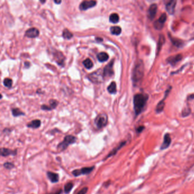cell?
Masks as SVG:
<instances>
[{
  "label": "cell",
  "instance_id": "obj_33",
  "mask_svg": "<svg viewBox=\"0 0 194 194\" xmlns=\"http://www.w3.org/2000/svg\"><path fill=\"white\" fill-rule=\"evenodd\" d=\"M88 191V187H84L83 189H82L80 191H79L77 194H86L87 193Z\"/></svg>",
  "mask_w": 194,
  "mask_h": 194
},
{
  "label": "cell",
  "instance_id": "obj_4",
  "mask_svg": "<svg viewBox=\"0 0 194 194\" xmlns=\"http://www.w3.org/2000/svg\"><path fill=\"white\" fill-rule=\"evenodd\" d=\"M108 116L105 113L98 115L95 119V124L97 129H100L105 127L108 123Z\"/></svg>",
  "mask_w": 194,
  "mask_h": 194
},
{
  "label": "cell",
  "instance_id": "obj_36",
  "mask_svg": "<svg viewBox=\"0 0 194 194\" xmlns=\"http://www.w3.org/2000/svg\"><path fill=\"white\" fill-rule=\"evenodd\" d=\"M61 192H62V191L60 190V191H58V192H55V193H53V194H61Z\"/></svg>",
  "mask_w": 194,
  "mask_h": 194
},
{
  "label": "cell",
  "instance_id": "obj_27",
  "mask_svg": "<svg viewBox=\"0 0 194 194\" xmlns=\"http://www.w3.org/2000/svg\"><path fill=\"white\" fill-rule=\"evenodd\" d=\"M83 64L84 65L85 67L87 69H91V68H92L93 66H94L93 62H92V60L90 59H89V58H87V59L84 60L83 62Z\"/></svg>",
  "mask_w": 194,
  "mask_h": 194
},
{
  "label": "cell",
  "instance_id": "obj_30",
  "mask_svg": "<svg viewBox=\"0 0 194 194\" xmlns=\"http://www.w3.org/2000/svg\"><path fill=\"white\" fill-rule=\"evenodd\" d=\"M12 114L14 117H18V116H20L25 115V113L18 108L13 109L12 110Z\"/></svg>",
  "mask_w": 194,
  "mask_h": 194
},
{
  "label": "cell",
  "instance_id": "obj_8",
  "mask_svg": "<svg viewBox=\"0 0 194 194\" xmlns=\"http://www.w3.org/2000/svg\"><path fill=\"white\" fill-rule=\"evenodd\" d=\"M167 20V15L166 13H163L160 16L159 19L155 21L153 24L155 29L158 30H161L164 26V22Z\"/></svg>",
  "mask_w": 194,
  "mask_h": 194
},
{
  "label": "cell",
  "instance_id": "obj_15",
  "mask_svg": "<svg viewBox=\"0 0 194 194\" xmlns=\"http://www.w3.org/2000/svg\"><path fill=\"white\" fill-rule=\"evenodd\" d=\"M171 143V138L170 135L169 133H166L164 135L163 143L161 146V149L164 150L167 149Z\"/></svg>",
  "mask_w": 194,
  "mask_h": 194
},
{
  "label": "cell",
  "instance_id": "obj_18",
  "mask_svg": "<svg viewBox=\"0 0 194 194\" xmlns=\"http://www.w3.org/2000/svg\"><path fill=\"white\" fill-rule=\"evenodd\" d=\"M50 106L43 105L41 107V109L45 110H54L58 106V102L56 100H50Z\"/></svg>",
  "mask_w": 194,
  "mask_h": 194
},
{
  "label": "cell",
  "instance_id": "obj_2",
  "mask_svg": "<svg viewBox=\"0 0 194 194\" xmlns=\"http://www.w3.org/2000/svg\"><path fill=\"white\" fill-rule=\"evenodd\" d=\"M144 75V66L142 60H139L135 65L132 72V80L135 86H137L142 82Z\"/></svg>",
  "mask_w": 194,
  "mask_h": 194
},
{
  "label": "cell",
  "instance_id": "obj_12",
  "mask_svg": "<svg viewBox=\"0 0 194 194\" xmlns=\"http://www.w3.org/2000/svg\"><path fill=\"white\" fill-rule=\"evenodd\" d=\"M182 58H183V56L182 54H177V55L170 56L166 59V60L167 63H169L171 65H175L182 59Z\"/></svg>",
  "mask_w": 194,
  "mask_h": 194
},
{
  "label": "cell",
  "instance_id": "obj_37",
  "mask_svg": "<svg viewBox=\"0 0 194 194\" xmlns=\"http://www.w3.org/2000/svg\"><path fill=\"white\" fill-rule=\"evenodd\" d=\"M54 2H55V3H56V4H60V3L62 2V1H54Z\"/></svg>",
  "mask_w": 194,
  "mask_h": 194
},
{
  "label": "cell",
  "instance_id": "obj_3",
  "mask_svg": "<svg viewBox=\"0 0 194 194\" xmlns=\"http://www.w3.org/2000/svg\"><path fill=\"white\" fill-rule=\"evenodd\" d=\"M77 138L75 136L72 135H66L63 141H62L58 145V149L60 151H64L70 146V145L74 144L76 142Z\"/></svg>",
  "mask_w": 194,
  "mask_h": 194
},
{
  "label": "cell",
  "instance_id": "obj_26",
  "mask_svg": "<svg viewBox=\"0 0 194 194\" xmlns=\"http://www.w3.org/2000/svg\"><path fill=\"white\" fill-rule=\"evenodd\" d=\"M119 20V15L117 13H112L110 16V21L113 24H117Z\"/></svg>",
  "mask_w": 194,
  "mask_h": 194
},
{
  "label": "cell",
  "instance_id": "obj_32",
  "mask_svg": "<svg viewBox=\"0 0 194 194\" xmlns=\"http://www.w3.org/2000/svg\"><path fill=\"white\" fill-rule=\"evenodd\" d=\"M4 167L8 170H11L14 167V164L11 162H6L4 164Z\"/></svg>",
  "mask_w": 194,
  "mask_h": 194
},
{
  "label": "cell",
  "instance_id": "obj_1",
  "mask_svg": "<svg viewBox=\"0 0 194 194\" xmlns=\"http://www.w3.org/2000/svg\"><path fill=\"white\" fill-rule=\"evenodd\" d=\"M149 99V96L145 94H137L133 98L134 110L136 116L139 115L144 110Z\"/></svg>",
  "mask_w": 194,
  "mask_h": 194
},
{
  "label": "cell",
  "instance_id": "obj_23",
  "mask_svg": "<svg viewBox=\"0 0 194 194\" xmlns=\"http://www.w3.org/2000/svg\"><path fill=\"white\" fill-rule=\"evenodd\" d=\"M165 42V38L164 36L162 34H161L159 35V39H158V45H157V54H159V51L161 50L162 46Z\"/></svg>",
  "mask_w": 194,
  "mask_h": 194
},
{
  "label": "cell",
  "instance_id": "obj_20",
  "mask_svg": "<svg viewBox=\"0 0 194 194\" xmlns=\"http://www.w3.org/2000/svg\"><path fill=\"white\" fill-rule=\"evenodd\" d=\"M169 35V38L171 40V42L173 43V45H175L177 47H182L184 45V42L182 40H179L178 38H173L171 35Z\"/></svg>",
  "mask_w": 194,
  "mask_h": 194
},
{
  "label": "cell",
  "instance_id": "obj_6",
  "mask_svg": "<svg viewBox=\"0 0 194 194\" xmlns=\"http://www.w3.org/2000/svg\"><path fill=\"white\" fill-rule=\"evenodd\" d=\"M95 166H92V167H83L80 169H76L73 170L72 172V175L76 177H79L80 175H88L95 169Z\"/></svg>",
  "mask_w": 194,
  "mask_h": 194
},
{
  "label": "cell",
  "instance_id": "obj_28",
  "mask_svg": "<svg viewBox=\"0 0 194 194\" xmlns=\"http://www.w3.org/2000/svg\"><path fill=\"white\" fill-rule=\"evenodd\" d=\"M73 187H74V184L71 182H68L65 184L64 187V191L65 194H69L72 189Z\"/></svg>",
  "mask_w": 194,
  "mask_h": 194
},
{
  "label": "cell",
  "instance_id": "obj_25",
  "mask_svg": "<svg viewBox=\"0 0 194 194\" xmlns=\"http://www.w3.org/2000/svg\"><path fill=\"white\" fill-rule=\"evenodd\" d=\"M110 31L112 34L119 35L121 33L122 29L119 26H112L110 29Z\"/></svg>",
  "mask_w": 194,
  "mask_h": 194
},
{
  "label": "cell",
  "instance_id": "obj_31",
  "mask_svg": "<svg viewBox=\"0 0 194 194\" xmlns=\"http://www.w3.org/2000/svg\"><path fill=\"white\" fill-rule=\"evenodd\" d=\"M4 84L8 88H10L13 84V81L10 78H6L4 80Z\"/></svg>",
  "mask_w": 194,
  "mask_h": 194
},
{
  "label": "cell",
  "instance_id": "obj_10",
  "mask_svg": "<svg viewBox=\"0 0 194 194\" xmlns=\"http://www.w3.org/2000/svg\"><path fill=\"white\" fill-rule=\"evenodd\" d=\"M171 90V87H169L167 91H166V92H165V95H164V98L162 100H161V101L159 102V103L157 104V108H156V112L158 113H159L161 112H162L163 110H164V106H165V103H164V100L166 99V98L167 97V96L169 95L170 91Z\"/></svg>",
  "mask_w": 194,
  "mask_h": 194
},
{
  "label": "cell",
  "instance_id": "obj_35",
  "mask_svg": "<svg viewBox=\"0 0 194 194\" xmlns=\"http://www.w3.org/2000/svg\"><path fill=\"white\" fill-rule=\"evenodd\" d=\"M25 67L26 68H29L30 66V63L29 62H25Z\"/></svg>",
  "mask_w": 194,
  "mask_h": 194
},
{
  "label": "cell",
  "instance_id": "obj_21",
  "mask_svg": "<svg viewBox=\"0 0 194 194\" xmlns=\"http://www.w3.org/2000/svg\"><path fill=\"white\" fill-rule=\"evenodd\" d=\"M40 125H41V121L40 119H34L27 125V126L33 129H37L40 128Z\"/></svg>",
  "mask_w": 194,
  "mask_h": 194
},
{
  "label": "cell",
  "instance_id": "obj_19",
  "mask_svg": "<svg viewBox=\"0 0 194 194\" xmlns=\"http://www.w3.org/2000/svg\"><path fill=\"white\" fill-rule=\"evenodd\" d=\"M47 175L48 178L52 183H57L59 180V176L57 173L49 171L47 173Z\"/></svg>",
  "mask_w": 194,
  "mask_h": 194
},
{
  "label": "cell",
  "instance_id": "obj_38",
  "mask_svg": "<svg viewBox=\"0 0 194 194\" xmlns=\"http://www.w3.org/2000/svg\"><path fill=\"white\" fill-rule=\"evenodd\" d=\"M190 98H191V99H192V98H194V95H192V96H190Z\"/></svg>",
  "mask_w": 194,
  "mask_h": 194
},
{
  "label": "cell",
  "instance_id": "obj_16",
  "mask_svg": "<svg viewBox=\"0 0 194 194\" xmlns=\"http://www.w3.org/2000/svg\"><path fill=\"white\" fill-rule=\"evenodd\" d=\"M17 150H11L7 148H1V155L4 157H6L9 155H15L17 154Z\"/></svg>",
  "mask_w": 194,
  "mask_h": 194
},
{
  "label": "cell",
  "instance_id": "obj_11",
  "mask_svg": "<svg viewBox=\"0 0 194 194\" xmlns=\"http://www.w3.org/2000/svg\"><path fill=\"white\" fill-rule=\"evenodd\" d=\"M158 6L156 4H153L150 5L148 11V17L149 19L153 20L155 18L157 12Z\"/></svg>",
  "mask_w": 194,
  "mask_h": 194
},
{
  "label": "cell",
  "instance_id": "obj_17",
  "mask_svg": "<svg viewBox=\"0 0 194 194\" xmlns=\"http://www.w3.org/2000/svg\"><path fill=\"white\" fill-rule=\"evenodd\" d=\"M126 141H122L121 142H120L117 147H116L115 148H114L110 152V153L108 154V155L107 156V157L105 158L104 160H106V159L109 158L110 157H112V156L116 155V154L117 153V151H118L119 150L121 149L122 147L124 146L125 145H126Z\"/></svg>",
  "mask_w": 194,
  "mask_h": 194
},
{
  "label": "cell",
  "instance_id": "obj_7",
  "mask_svg": "<svg viewBox=\"0 0 194 194\" xmlns=\"http://www.w3.org/2000/svg\"><path fill=\"white\" fill-rule=\"evenodd\" d=\"M114 64V59L110 61L108 65H107L103 70V75L104 79L107 78H110L114 74V71L113 70V66Z\"/></svg>",
  "mask_w": 194,
  "mask_h": 194
},
{
  "label": "cell",
  "instance_id": "obj_34",
  "mask_svg": "<svg viewBox=\"0 0 194 194\" xmlns=\"http://www.w3.org/2000/svg\"><path fill=\"white\" fill-rule=\"evenodd\" d=\"M144 129L145 127L144 126H139L138 128H137L136 130H137V133H141V132H142L143 131V130Z\"/></svg>",
  "mask_w": 194,
  "mask_h": 194
},
{
  "label": "cell",
  "instance_id": "obj_29",
  "mask_svg": "<svg viewBox=\"0 0 194 194\" xmlns=\"http://www.w3.org/2000/svg\"><path fill=\"white\" fill-rule=\"evenodd\" d=\"M63 37L65 39L70 40L73 37V34L68 29H65L63 31Z\"/></svg>",
  "mask_w": 194,
  "mask_h": 194
},
{
  "label": "cell",
  "instance_id": "obj_24",
  "mask_svg": "<svg viewBox=\"0 0 194 194\" xmlns=\"http://www.w3.org/2000/svg\"><path fill=\"white\" fill-rule=\"evenodd\" d=\"M108 91L110 94H115L117 92V88H116V84L115 81H112L108 87Z\"/></svg>",
  "mask_w": 194,
  "mask_h": 194
},
{
  "label": "cell",
  "instance_id": "obj_5",
  "mask_svg": "<svg viewBox=\"0 0 194 194\" xmlns=\"http://www.w3.org/2000/svg\"><path fill=\"white\" fill-rule=\"evenodd\" d=\"M88 79L94 83H102L104 80L103 70H99L88 76Z\"/></svg>",
  "mask_w": 194,
  "mask_h": 194
},
{
  "label": "cell",
  "instance_id": "obj_13",
  "mask_svg": "<svg viewBox=\"0 0 194 194\" xmlns=\"http://www.w3.org/2000/svg\"><path fill=\"white\" fill-rule=\"evenodd\" d=\"M40 35V31L35 27L30 28L25 32V35L30 38H34Z\"/></svg>",
  "mask_w": 194,
  "mask_h": 194
},
{
  "label": "cell",
  "instance_id": "obj_14",
  "mask_svg": "<svg viewBox=\"0 0 194 194\" xmlns=\"http://www.w3.org/2000/svg\"><path fill=\"white\" fill-rule=\"evenodd\" d=\"M176 4H177V1H175V0L169 1L166 3V9L170 14H173L174 13Z\"/></svg>",
  "mask_w": 194,
  "mask_h": 194
},
{
  "label": "cell",
  "instance_id": "obj_22",
  "mask_svg": "<svg viewBox=\"0 0 194 194\" xmlns=\"http://www.w3.org/2000/svg\"><path fill=\"white\" fill-rule=\"evenodd\" d=\"M97 58L100 62H104L109 59V55L106 52H101L97 55Z\"/></svg>",
  "mask_w": 194,
  "mask_h": 194
},
{
  "label": "cell",
  "instance_id": "obj_9",
  "mask_svg": "<svg viewBox=\"0 0 194 194\" xmlns=\"http://www.w3.org/2000/svg\"><path fill=\"white\" fill-rule=\"evenodd\" d=\"M97 2L95 1H84L79 5V9L81 10H88L90 8H94L96 6Z\"/></svg>",
  "mask_w": 194,
  "mask_h": 194
}]
</instances>
